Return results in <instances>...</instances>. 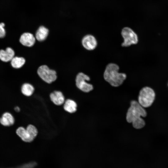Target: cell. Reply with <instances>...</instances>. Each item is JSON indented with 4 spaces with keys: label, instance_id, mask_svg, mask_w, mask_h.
Here are the masks:
<instances>
[{
    "label": "cell",
    "instance_id": "18",
    "mask_svg": "<svg viewBox=\"0 0 168 168\" xmlns=\"http://www.w3.org/2000/svg\"><path fill=\"white\" fill-rule=\"evenodd\" d=\"M15 111L16 112H19L20 110V109L18 106H16L14 108Z\"/></svg>",
    "mask_w": 168,
    "mask_h": 168
},
{
    "label": "cell",
    "instance_id": "12",
    "mask_svg": "<svg viewBox=\"0 0 168 168\" xmlns=\"http://www.w3.org/2000/svg\"><path fill=\"white\" fill-rule=\"evenodd\" d=\"M51 101L55 105H60L63 104L65 100L62 93L59 91H55L50 95Z\"/></svg>",
    "mask_w": 168,
    "mask_h": 168
},
{
    "label": "cell",
    "instance_id": "2",
    "mask_svg": "<svg viewBox=\"0 0 168 168\" xmlns=\"http://www.w3.org/2000/svg\"><path fill=\"white\" fill-rule=\"evenodd\" d=\"M119 66L114 63H110L106 66L104 73L105 80L111 85L117 87L121 85L126 79V75L119 73Z\"/></svg>",
    "mask_w": 168,
    "mask_h": 168
},
{
    "label": "cell",
    "instance_id": "13",
    "mask_svg": "<svg viewBox=\"0 0 168 168\" xmlns=\"http://www.w3.org/2000/svg\"><path fill=\"white\" fill-rule=\"evenodd\" d=\"M26 60L22 57L15 56L10 62L12 67L15 69L21 68L24 65Z\"/></svg>",
    "mask_w": 168,
    "mask_h": 168
},
{
    "label": "cell",
    "instance_id": "9",
    "mask_svg": "<svg viewBox=\"0 0 168 168\" xmlns=\"http://www.w3.org/2000/svg\"><path fill=\"white\" fill-rule=\"evenodd\" d=\"M19 41L22 45L30 47L34 44L35 41V38L32 34L25 32L20 35L19 38Z\"/></svg>",
    "mask_w": 168,
    "mask_h": 168
},
{
    "label": "cell",
    "instance_id": "14",
    "mask_svg": "<svg viewBox=\"0 0 168 168\" xmlns=\"http://www.w3.org/2000/svg\"><path fill=\"white\" fill-rule=\"evenodd\" d=\"M63 104V108L66 111L70 113H72L76 111L77 104L73 100L69 99H67Z\"/></svg>",
    "mask_w": 168,
    "mask_h": 168
},
{
    "label": "cell",
    "instance_id": "10",
    "mask_svg": "<svg viewBox=\"0 0 168 168\" xmlns=\"http://www.w3.org/2000/svg\"><path fill=\"white\" fill-rule=\"evenodd\" d=\"M15 56V52L12 48L8 47L0 50V60L5 63L10 62Z\"/></svg>",
    "mask_w": 168,
    "mask_h": 168
},
{
    "label": "cell",
    "instance_id": "6",
    "mask_svg": "<svg viewBox=\"0 0 168 168\" xmlns=\"http://www.w3.org/2000/svg\"><path fill=\"white\" fill-rule=\"evenodd\" d=\"M37 73L39 77L44 81L50 83L54 81L57 77L56 72L50 69L46 65L40 66L38 69Z\"/></svg>",
    "mask_w": 168,
    "mask_h": 168
},
{
    "label": "cell",
    "instance_id": "11",
    "mask_svg": "<svg viewBox=\"0 0 168 168\" xmlns=\"http://www.w3.org/2000/svg\"><path fill=\"white\" fill-rule=\"evenodd\" d=\"M15 121L13 115L8 112H4L0 118V124L4 127L11 126L14 124Z\"/></svg>",
    "mask_w": 168,
    "mask_h": 168
},
{
    "label": "cell",
    "instance_id": "7",
    "mask_svg": "<svg viewBox=\"0 0 168 168\" xmlns=\"http://www.w3.org/2000/svg\"><path fill=\"white\" fill-rule=\"evenodd\" d=\"M90 77L82 72H79L76 76V84L77 87L82 91L88 92L93 89V86L86 81H89Z\"/></svg>",
    "mask_w": 168,
    "mask_h": 168
},
{
    "label": "cell",
    "instance_id": "4",
    "mask_svg": "<svg viewBox=\"0 0 168 168\" xmlns=\"http://www.w3.org/2000/svg\"><path fill=\"white\" fill-rule=\"evenodd\" d=\"M38 130L33 125H28L26 128L23 127L18 128L16 130V134L24 142H32L38 134Z\"/></svg>",
    "mask_w": 168,
    "mask_h": 168
},
{
    "label": "cell",
    "instance_id": "15",
    "mask_svg": "<svg viewBox=\"0 0 168 168\" xmlns=\"http://www.w3.org/2000/svg\"><path fill=\"white\" fill-rule=\"evenodd\" d=\"M49 33V30L44 26H40L37 30L35 34V38L39 41L44 40Z\"/></svg>",
    "mask_w": 168,
    "mask_h": 168
},
{
    "label": "cell",
    "instance_id": "8",
    "mask_svg": "<svg viewBox=\"0 0 168 168\" xmlns=\"http://www.w3.org/2000/svg\"><path fill=\"white\" fill-rule=\"evenodd\" d=\"M82 42L83 47L89 50L95 49L97 44V41L95 38L90 35H88L84 37Z\"/></svg>",
    "mask_w": 168,
    "mask_h": 168
},
{
    "label": "cell",
    "instance_id": "16",
    "mask_svg": "<svg viewBox=\"0 0 168 168\" xmlns=\"http://www.w3.org/2000/svg\"><path fill=\"white\" fill-rule=\"evenodd\" d=\"M34 88L33 86L29 83H24L21 87V91L22 93L25 96H30L33 94Z\"/></svg>",
    "mask_w": 168,
    "mask_h": 168
},
{
    "label": "cell",
    "instance_id": "3",
    "mask_svg": "<svg viewBox=\"0 0 168 168\" xmlns=\"http://www.w3.org/2000/svg\"><path fill=\"white\" fill-rule=\"evenodd\" d=\"M155 96L152 89L149 87H144L139 92L138 102L144 108L149 107L153 103Z\"/></svg>",
    "mask_w": 168,
    "mask_h": 168
},
{
    "label": "cell",
    "instance_id": "17",
    "mask_svg": "<svg viewBox=\"0 0 168 168\" xmlns=\"http://www.w3.org/2000/svg\"><path fill=\"white\" fill-rule=\"evenodd\" d=\"M5 26V24L4 23H0V38H4L6 35V30Z\"/></svg>",
    "mask_w": 168,
    "mask_h": 168
},
{
    "label": "cell",
    "instance_id": "1",
    "mask_svg": "<svg viewBox=\"0 0 168 168\" xmlns=\"http://www.w3.org/2000/svg\"><path fill=\"white\" fill-rule=\"evenodd\" d=\"M147 115L145 110L138 101L133 100L130 102V106L127 113V121L132 123L133 127L136 129H141L145 125V122L142 117Z\"/></svg>",
    "mask_w": 168,
    "mask_h": 168
},
{
    "label": "cell",
    "instance_id": "5",
    "mask_svg": "<svg viewBox=\"0 0 168 168\" xmlns=\"http://www.w3.org/2000/svg\"><path fill=\"white\" fill-rule=\"evenodd\" d=\"M121 35L124 40L121 44L123 47H128L132 44H136L138 42L137 35L129 27L124 28L122 30Z\"/></svg>",
    "mask_w": 168,
    "mask_h": 168
}]
</instances>
